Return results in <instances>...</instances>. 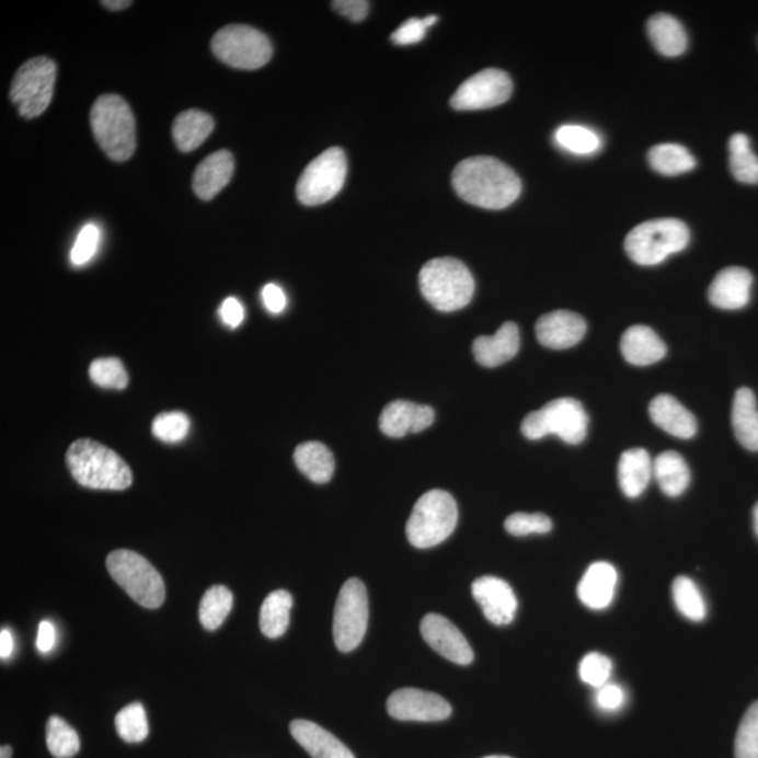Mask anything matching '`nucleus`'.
<instances>
[{
	"mask_svg": "<svg viewBox=\"0 0 758 758\" xmlns=\"http://www.w3.org/2000/svg\"><path fill=\"white\" fill-rule=\"evenodd\" d=\"M421 632L427 645L447 661L461 666L473 662V651L467 638L446 617L427 615L422 620Z\"/></svg>",
	"mask_w": 758,
	"mask_h": 758,
	"instance_id": "2eb2a0df",
	"label": "nucleus"
},
{
	"mask_svg": "<svg viewBox=\"0 0 758 758\" xmlns=\"http://www.w3.org/2000/svg\"><path fill=\"white\" fill-rule=\"evenodd\" d=\"M91 126L100 148L112 161L126 162L136 152V118L118 94H103L94 102Z\"/></svg>",
	"mask_w": 758,
	"mask_h": 758,
	"instance_id": "7ed1b4c3",
	"label": "nucleus"
},
{
	"mask_svg": "<svg viewBox=\"0 0 758 758\" xmlns=\"http://www.w3.org/2000/svg\"><path fill=\"white\" fill-rule=\"evenodd\" d=\"M588 416L582 403L573 398L553 399L545 406L524 417L521 432L528 440L560 437L567 444H581L587 436Z\"/></svg>",
	"mask_w": 758,
	"mask_h": 758,
	"instance_id": "6e6552de",
	"label": "nucleus"
},
{
	"mask_svg": "<svg viewBox=\"0 0 758 758\" xmlns=\"http://www.w3.org/2000/svg\"><path fill=\"white\" fill-rule=\"evenodd\" d=\"M653 478V461L643 448H632L622 452L618 462V483L623 495L636 498L645 492Z\"/></svg>",
	"mask_w": 758,
	"mask_h": 758,
	"instance_id": "393cba45",
	"label": "nucleus"
},
{
	"mask_svg": "<svg viewBox=\"0 0 758 758\" xmlns=\"http://www.w3.org/2000/svg\"><path fill=\"white\" fill-rule=\"evenodd\" d=\"M211 48L219 61L244 71L264 67L273 57L271 39L257 28L231 24L217 32Z\"/></svg>",
	"mask_w": 758,
	"mask_h": 758,
	"instance_id": "9d476101",
	"label": "nucleus"
},
{
	"mask_svg": "<svg viewBox=\"0 0 758 758\" xmlns=\"http://www.w3.org/2000/svg\"><path fill=\"white\" fill-rule=\"evenodd\" d=\"M457 502L450 493L433 489L418 498L406 524L409 542L418 550L440 545L456 530Z\"/></svg>",
	"mask_w": 758,
	"mask_h": 758,
	"instance_id": "423d86ee",
	"label": "nucleus"
},
{
	"mask_svg": "<svg viewBox=\"0 0 758 758\" xmlns=\"http://www.w3.org/2000/svg\"><path fill=\"white\" fill-rule=\"evenodd\" d=\"M612 673V662L601 653H587L578 666V676L586 685L600 688L610 680Z\"/></svg>",
	"mask_w": 758,
	"mask_h": 758,
	"instance_id": "37998d69",
	"label": "nucleus"
},
{
	"mask_svg": "<svg viewBox=\"0 0 758 758\" xmlns=\"http://www.w3.org/2000/svg\"><path fill=\"white\" fill-rule=\"evenodd\" d=\"M585 319L572 311H553L538 319L536 333L538 342L552 351H565L576 346L585 337Z\"/></svg>",
	"mask_w": 758,
	"mask_h": 758,
	"instance_id": "f3484780",
	"label": "nucleus"
},
{
	"mask_svg": "<svg viewBox=\"0 0 758 758\" xmlns=\"http://www.w3.org/2000/svg\"><path fill=\"white\" fill-rule=\"evenodd\" d=\"M690 242V229L677 218H657L642 222L625 238V252L641 266H656L670 254L681 252Z\"/></svg>",
	"mask_w": 758,
	"mask_h": 758,
	"instance_id": "39448f33",
	"label": "nucleus"
},
{
	"mask_svg": "<svg viewBox=\"0 0 758 758\" xmlns=\"http://www.w3.org/2000/svg\"><path fill=\"white\" fill-rule=\"evenodd\" d=\"M653 478L668 497H677L687 491L691 481L690 468L676 451L662 452L653 461Z\"/></svg>",
	"mask_w": 758,
	"mask_h": 758,
	"instance_id": "c85d7f7f",
	"label": "nucleus"
},
{
	"mask_svg": "<svg viewBox=\"0 0 758 758\" xmlns=\"http://www.w3.org/2000/svg\"><path fill=\"white\" fill-rule=\"evenodd\" d=\"M214 119L207 113L199 110H186L174 118L172 134L174 143L182 152H192L202 147L204 141L211 136Z\"/></svg>",
	"mask_w": 758,
	"mask_h": 758,
	"instance_id": "cd10ccee",
	"label": "nucleus"
},
{
	"mask_svg": "<svg viewBox=\"0 0 758 758\" xmlns=\"http://www.w3.org/2000/svg\"><path fill=\"white\" fill-rule=\"evenodd\" d=\"M646 28L647 36H650L657 53L668 58H675L686 53L687 33L676 18L665 13L655 14L647 20Z\"/></svg>",
	"mask_w": 758,
	"mask_h": 758,
	"instance_id": "bb28decb",
	"label": "nucleus"
},
{
	"mask_svg": "<svg viewBox=\"0 0 758 758\" xmlns=\"http://www.w3.org/2000/svg\"><path fill=\"white\" fill-rule=\"evenodd\" d=\"M753 274L743 267H727L717 273L710 289L708 299L713 307L736 311L750 302Z\"/></svg>",
	"mask_w": 758,
	"mask_h": 758,
	"instance_id": "a211bd4d",
	"label": "nucleus"
},
{
	"mask_svg": "<svg viewBox=\"0 0 758 758\" xmlns=\"http://www.w3.org/2000/svg\"><path fill=\"white\" fill-rule=\"evenodd\" d=\"M732 426L737 441L749 451H758V409L755 392L739 388L733 398Z\"/></svg>",
	"mask_w": 758,
	"mask_h": 758,
	"instance_id": "a878e982",
	"label": "nucleus"
},
{
	"mask_svg": "<svg viewBox=\"0 0 758 758\" xmlns=\"http://www.w3.org/2000/svg\"><path fill=\"white\" fill-rule=\"evenodd\" d=\"M367 588L360 578H348L338 593L333 616V638L337 650L347 653L357 650L368 625Z\"/></svg>",
	"mask_w": 758,
	"mask_h": 758,
	"instance_id": "f8f14e48",
	"label": "nucleus"
},
{
	"mask_svg": "<svg viewBox=\"0 0 758 758\" xmlns=\"http://www.w3.org/2000/svg\"><path fill=\"white\" fill-rule=\"evenodd\" d=\"M472 596L483 615L495 625H508L515 620L517 597L507 582L495 576H482L472 583Z\"/></svg>",
	"mask_w": 758,
	"mask_h": 758,
	"instance_id": "dca6fc26",
	"label": "nucleus"
},
{
	"mask_svg": "<svg viewBox=\"0 0 758 758\" xmlns=\"http://www.w3.org/2000/svg\"><path fill=\"white\" fill-rule=\"evenodd\" d=\"M596 704L600 710L606 712H616L625 704V692L622 687L610 685L597 688Z\"/></svg>",
	"mask_w": 758,
	"mask_h": 758,
	"instance_id": "de8ad7c7",
	"label": "nucleus"
},
{
	"mask_svg": "<svg viewBox=\"0 0 758 758\" xmlns=\"http://www.w3.org/2000/svg\"><path fill=\"white\" fill-rule=\"evenodd\" d=\"M294 461L309 481L319 485L328 483L333 476L334 458L325 444L318 441L299 444L294 452Z\"/></svg>",
	"mask_w": 758,
	"mask_h": 758,
	"instance_id": "c756f323",
	"label": "nucleus"
},
{
	"mask_svg": "<svg viewBox=\"0 0 758 758\" xmlns=\"http://www.w3.org/2000/svg\"><path fill=\"white\" fill-rule=\"evenodd\" d=\"M452 186L463 202L485 209L512 206L522 188L517 173L491 157L468 158L458 163L452 172Z\"/></svg>",
	"mask_w": 758,
	"mask_h": 758,
	"instance_id": "f257e3e1",
	"label": "nucleus"
},
{
	"mask_svg": "<svg viewBox=\"0 0 758 758\" xmlns=\"http://www.w3.org/2000/svg\"><path fill=\"white\" fill-rule=\"evenodd\" d=\"M505 528L510 536L526 537L530 533H548L552 530L551 518L541 515V513H515L508 516L505 521Z\"/></svg>",
	"mask_w": 758,
	"mask_h": 758,
	"instance_id": "c03bdc74",
	"label": "nucleus"
},
{
	"mask_svg": "<svg viewBox=\"0 0 758 758\" xmlns=\"http://www.w3.org/2000/svg\"><path fill=\"white\" fill-rule=\"evenodd\" d=\"M190 418L183 412H168L154 417L152 434L158 440L174 444L187 437Z\"/></svg>",
	"mask_w": 758,
	"mask_h": 758,
	"instance_id": "79ce46f5",
	"label": "nucleus"
},
{
	"mask_svg": "<svg viewBox=\"0 0 758 758\" xmlns=\"http://www.w3.org/2000/svg\"><path fill=\"white\" fill-rule=\"evenodd\" d=\"M55 645V628L51 622L43 621L38 625L37 647L42 653H48Z\"/></svg>",
	"mask_w": 758,
	"mask_h": 758,
	"instance_id": "603ef678",
	"label": "nucleus"
},
{
	"mask_svg": "<svg viewBox=\"0 0 758 758\" xmlns=\"http://www.w3.org/2000/svg\"><path fill=\"white\" fill-rule=\"evenodd\" d=\"M513 81L501 69H485L473 74L458 88L451 97V107L458 112H476L501 106L512 97Z\"/></svg>",
	"mask_w": 758,
	"mask_h": 758,
	"instance_id": "ddd939ff",
	"label": "nucleus"
},
{
	"mask_svg": "<svg viewBox=\"0 0 758 758\" xmlns=\"http://www.w3.org/2000/svg\"><path fill=\"white\" fill-rule=\"evenodd\" d=\"M387 711L403 722H441L450 717V702L441 696L418 688H401L389 696Z\"/></svg>",
	"mask_w": 758,
	"mask_h": 758,
	"instance_id": "4468645a",
	"label": "nucleus"
},
{
	"mask_svg": "<svg viewBox=\"0 0 758 758\" xmlns=\"http://www.w3.org/2000/svg\"><path fill=\"white\" fill-rule=\"evenodd\" d=\"M57 65L47 57L28 59L14 74L10 99L20 116L36 118L46 112L53 100Z\"/></svg>",
	"mask_w": 758,
	"mask_h": 758,
	"instance_id": "1a4fd4ad",
	"label": "nucleus"
},
{
	"mask_svg": "<svg viewBox=\"0 0 758 758\" xmlns=\"http://www.w3.org/2000/svg\"><path fill=\"white\" fill-rule=\"evenodd\" d=\"M347 161L342 148H329L308 164L297 183V197L303 206L331 202L346 182Z\"/></svg>",
	"mask_w": 758,
	"mask_h": 758,
	"instance_id": "9b49d317",
	"label": "nucleus"
},
{
	"mask_svg": "<svg viewBox=\"0 0 758 758\" xmlns=\"http://www.w3.org/2000/svg\"><path fill=\"white\" fill-rule=\"evenodd\" d=\"M730 164L733 177L745 184H758V158L751 151L745 134H733L730 139Z\"/></svg>",
	"mask_w": 758,
	"mask_h": 758,
	"instance_id": "f704fd0d",
	"label": "nucleus"
},
{
	"mask_svg": "<svg viewBox=\"0 0 758 758\" xmlns=\"http://www.w3.org/2000/svg\"><path fill=\"white\" fill-rule=\"evenodd\" d=\"M426 32L425 20L412 18L395 30L391 39L397 46H412V44L421 43L426 37Z\"/></svg>",
	"mask_w": 758,
	"mask_h": 758,
	"instance_id": "49530a36",
	"label": "nucleus"
},
{
	"mask_svg": "<svg viewBox=\"0 0 758 758\" xmlns=\"http://www.w3.org/2000/svg\"><path fill=\"white\" fill-rule=\"evenodd\" d=\"M332 7L342 16L352 20L354 23H360L367 18L370 2H366V0H336V2L332 3Z\"/></svg>",
	"mask_w": 758,
	"mask_h": 758,
	"instance_id": "09e8293b",
	"label": "nucleus"
},
{
	"mask_svg": "<svg viewBox=\"0 0 758 758\" xmlns=\"http://www.w3.org/2000/svg\"><path fill=\"white\" fill-rule=\"evenodd\" d=\"M107 571L137 605L157 610L166 598L161 573L145 560L139 553L128 550H117L110 553L106 560Z\"/></svg>",
	"mask_w": 758,
	"mask_h": 758,
	"instance_id": "0eeeda50",
	"label": "nucleus"
},
{
	"mask_svg": "<svg viewBox=\"0 0 758 758\" xmlns=\"http://www.w3.org/2000/svg\"><path fill=\"white\" fill-rule=\"evenodd\" d=\"M617 583L618 572L611 563H593L578 583V600L590 610H605L615 600Z\"/></svg>",
	"mask_w": 758,
	"mask_h": 758,
	"instance_id": "6ab92c4d",
	"label": "nucleus"
},
{
	"mask_svg": "<svg viewBox=\"0 0 758 758\" xmlns=\"http://www.w3.org/2000/svg\"><path fill=\"white\" fill-rule=\"evenodd\" d=\"M555 142L573 154L596 153L601 148V138L596 131L583 126H562L556 129Z\"/></svg>",
	"mask_w": 758,
	"mask_h": 758,
	"instance_id": "4c0bfd02",
	"label": "nucleus"
},
{
	"mask_svg": "<svg viewBox=\"0 0 758 758\" xmlns=\"http://www.w3.org/2000/svg\"><path fill=\"white\" fill-rule=\"evenodd\" d=\"M483 758H512L507 756H489V757H483Z\"/></svg>",
	"mask_w": 758,
	"mask_h": 758,
	"instance_id": "bf43d9fd",
	"label": "nucleus"
},
{
	"mask_svg": "<svg viewBox=\"0 0 758 758\" xmlns=\"http://www.w3.org/2000/svg\"><path fill=\"white\" fill-rule=\"evenodd\" d=\"M673 600L678 612L687 620L701 622L707 617V602L700 587L687 576H678L671 586Z\"/></svg>",
	"mask_w": 758,
	"mask_h": 758,
	"instance_id": "c9c22d12",
	"label": "nucleus"
},
{
	"mask_svg": "<svg viewBox=\"0 0 758 758\" xmlns=\"http://www.w3.org/2000/svg\"><path fill=\"white\" fill-rule=\"evenodd\" d=\"M89 376L102 388L124 389L128 386V374L118 358H97L91 364Z\"/></svg>",
	"mask_w": 758,
	"mask_h": 758,
	"instance_id": "ea45409f",
	"label": "nucleus"
},
{
	"mask_svg": "<svg viewBox=\"0 0 758 758\" xmlns=\"http://www.w3.org/2000/svg\"><path fill=\"white\" fill-rule=\"evenodd\" d=\"M219 315L228 328L237 329L242 325L244 319V308L237 298L229 297L219 308Z\"/></svg>",
	"mask_w": 758,
	"mask_h": 758,
	"instance_id": "8fccbe9b",
	"label": "nucleus"
},
{
	"mask_svg": "<svg viewBox=\"0 0 758 758\" xmlns=\"http://www.w3.org/2000/svg\"><path fill=\"white\" fill-rule=\"evenodd\" d=\"M650 416L657 427L673 437L692 438L697 433V421L687 407L682 406L675 397L659 395L650 405Z\"/></svg>",
	"mask_w": 758,
	"mask_h": 758,
	"instance_id": "b1692460",
	"label": "nucleus"
},
{
	"mask_svg": "<svg viewBox=\"0 0 758 758\" xmlns=\"http://www.w3.org/2000/svg\"><path fill=\"white\" fill-rule=\"evenodd\" d=\"M13 646L12 633L8 630H2V632H0V656H2V659H8V657L12 655Z\"/></svg>",
	"mask_w": 758,
	"mask_h": 758,
	"instance_id": "864d4df0",
	"label": "nucleus"
},
{
	"mask_svg": "<svg viewBox=\"0 0 758 758\" xmlns=\"http://www.w3.org/2000/svg\"><path fill=\"white\" fill-rule=\"evenodd\" d=\"M104 8H107L108 10H123L131 7L133 2H129V0H108V2H102Z\"/></svg>",
	"mask_w": 758,
	"mask_h": 758,
	"instance_id": "5fc2aeb1",
	"label": "nucleus"
},
{
	"mask_svg": "<svg viewBox=\"0 0 758 758\" xmlns=\"http://www.w3.org/2000/svg\"><path fill=\"white\" fill-rule=\"evenodd\" d=\"M421 291L437 311H460L471 302L475 280L466 264L453 257L427 262L418 274Z\"/></svg>",
	"mask_w": 758,
	"mask_h": 758,
	"instance_id": "20e7f679",
	"label": "nucleus"
},
{
	"mask_svg": "<svg viewBox=\"0 0 758 758\" xmlns=\"http://www.w3.org/2000/svg\"><path fill=\"white\" fill-rule=\"evenodd\" d=\"M647 161L656 173L677 176L691 172L697 166L696 158L682 145L661 143L647 153Z\"/></svg>",
	"mask_w": 758,
	"mask_h": 758,
	"instance_id": "2f4dec72",
	"label": "nucleus"
},
{
	"mask_svg": "<svg viewBox=\"0 0 758 758\" xmlns=\"http://www.w3.org/2000/svg\"><path fill=\"white\" fill-rule=\"evenodd\" d=\"M736 758H758V701L743 716L735 740Z\"/></svg>",
	"mask_w": 758,
	"mask_h": 758,
	"instance_id": "a19ab883",
	"label": "nucleus"
},
{
	"mask_svg": "<svg viewBox=\"0 0 758 758\" xmlns=\"http://www.w3.org/2000/svg\"><path fill=\"white\" fill-rule=\"evenodd\" d=\"M621 353L632 366L645 367L663 360L667 347L653 329L636 325L627 329L622 334Z\"/></svg>",
	"mask_w": 758,
	"mask_h": 758,
	"instance_id": "5701e85b",
	"label": "nucleus"
},
{
	"mask_svg": "<svg viewBox=\"0 0 758 758\" xmlns=\"http://www.w3.org/2000/svg\"><path fill=\"white\" fill-rule=\"evenodd\" d=\"M47 746L55 758H71L81 749V739L62 717L51 716L47 722Z\"/></svg>",
	"mask_w": 758,
	"mask_h": 758,
	"instance_id": "e433bc0d",
	"label": "nucleus"
},
{
	"mask_svg": "<svg viewBox=\"0 0 758 758\" xmlns=\"http://www.w3.org/2000/svg\"><path fill=\"white\" fill-rule=\"evenodd\" d=\"M67 466L79 485L97 491H126L133 485L131 468L103 444L82 438L71 444Z\"/></svg>",
	"mask_w": 758,
	"mask_h": 758,
	"instance_id": "f03ea898",
	"label": "nucleus"
},
{
	"mask_svg": "<svg viewBox=\"0 0 758 758\" xmlns=\"http://www.w3.org/2000/svg\"><path fill=\"white\" fill-rule=\"evenodd\" d=\"M473 356L483 367H498L510 361L520 351V331L515 322L503 323L493 336H481L473 342Z\"/></svg>",
	"mask_w": 758,
	"mask_h": 758,
	"instance_id": "412c9836",
	"label": "nucleus"
},
{
	"mask_svg": "<svg viewBox=\"0 0 758 758\" xmlns=\"http://www.w3.org/2000/svg\"><path fill=\"white\" fill-rule=\"evenodd\" d=\"M118 736L127 743H141L149 735L147 712L142 704L134 702L124 707L116 716Z\"/></svg>",
	"mask_w": 758,
	"mask_h": 758,
	"instance_id": "58836bf2",
	"label": "nucleus"
},
{
	"mask_svg": "<svg viewBox=\"0 0 758 758\" xmlns=\"http://www.w3.org/2000/svg\"><path fill=\"white\" fill-rule=\"evenodd\" d=\"M423 20H425V24H426L427 28H430L432 26H434V24H436L438 22L437 16H427Z\"/></svg>",
	"mask_w": 758,
	"mask_h": 758,
	"instance_id": "13d9d810",
	"label": "nucleus"
},
{
	"mask_svg": "<svg viewBox=\"0 0 758 758\" xmlns=\"http://www.w3.org/2000/svg\"><path fill=\"white\" fill-rule=\"evenodd\" d=\"M236 161L232 153L222 149L198 164L193 174V190L198 198L209 202L231 182Z\"/></svg>",
	"mask_w": 758,
	"mask_h": 758,
	"instance_id": "aec40b11",
	"label": "nucleus"
},
{
	"mask_svg": "<svg viewBox=\"0 0 758 758\" xmlns=\"http://www.w3.org/2000/svg\"><path fill=\"white\" fill-rule=\"evenodd\" d=\"M292 596L286 590L271 593L261 608V631L264 636L277 640L287 632Z\"/></svg>",
	"mask_w": 758,
	"mask_h": 758,
	"instance_id": "7c9ffc66",
	"label": "nucleus"
},
{
	"mask_svg": "<svg viewBox=\"0 0 758 758\" xmlns=\"http://www.w3.org/2000/svg\"><path fill=\"white\" fill-rule=\"evenodd\" d=\"M262 298L264 307L268 312L282 313L287 307V297L283 289L277 284H267L263 288Z\"/></svg>",
	"mask_w": 758,
	"mask_h": 758,
	"instance_id": "3c124183",
	"label": "nucleus"
},
{
	"mask_svg": "<svg viewBox=\"0 0 758 758\" xmlns=\"http://www.w3.org/2000/svg\"><path fill=\"white\" fill-rule=\"evenodd\" d=\"M417 403L393 401L383 409L379 417V428L388 437L401 438L409 433H415Z\"/></svg>",
	"mask_w": 758,
	"mask_h": 758,
	"instance_id": "72a5a7b5",
	"label": "nucleus"
},
{
	"mask_svg": "<svg viewBox=\"0 0 758 758\" xmlns=\"http://www.w3.org/2000/svg\"><path fill=\"white\" fill-rule=\"evenodd\" d=\"M12 747L10 746H2V749H0V758H10L12 757Z\"/></svg>",
	"mask_w": 758,
	"mask_h": 758,
	"instance_id": "4d7b16f0",
	"label": "nucleus"
},
{
	"mask_svg": "<svg viewBox=\"0 0 758 758\" xmlns=\"http://www.w3.org/2000/svg\"><path fill=\"white\" fill-rule=\"evenodd\" d=\"M753 527H755V532L758 538V503L755 506V510H753Z\"/></svg>",
	"mask_w": 758,
	"mask_h": 758,
	"instance_id": "6e6d98bb",
	"label": "nucleus"
},
{
	"mask_svg": "<svg viewBox=\"0 0 758 758\" xmlns=\"http://www.w3.org/2000/svg\"><path fill=\"white\" fill-rule=\"evenodd\" d=\"M99 242V227L94 226V223H88V226H84L82 231L79 232L77 242H74L71 252V261L74 266H83V264L91 262L94 253L97 252Z\"/></svg>",
	"mask_w": 758,
	"mask_h": 758,
	"instance_id": "a18cd8bd",
	"label": "nucleus"
},
{
	"mask_svg": "<svg viewBox=\"0 0 758 758\" xmlns=\"http://www.w3.org/2000/svg\"><path fill=\"white\" fill-rule=\"evenodd\" d=\"M233 595L228 587L217 585L208 588L199 602L198 617L204 630L216 631L232 610Z\"/></svg>",
	"mask_w": 758,
	"mask_h": 758,
	"instance_id": "473e14b6",
	"label": "nucleus"
},
{
	"mask_svg": "<svg viewBox=\"0 0 758 758\" xmlns=\"http://www.w3.org/2000/svg\"><path fill=\"white\" fill-rule=\"evenodd\" d=\"M289 731L298 745L312 758H356L344 743L311 721L296 720Z\"/></svg>",
	"mask_w": 758,
	"mask_h": 758,
	"instance_id": "4be33fe9",
	"label": "nucleus"
}]
</instances>
